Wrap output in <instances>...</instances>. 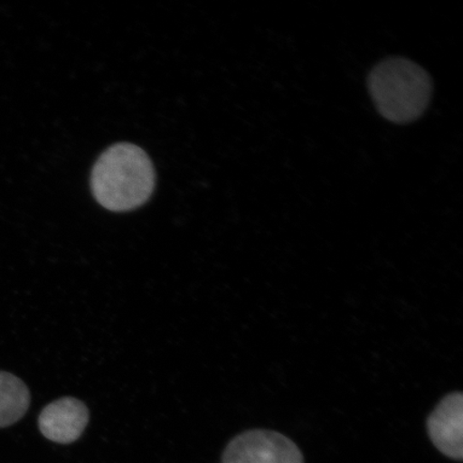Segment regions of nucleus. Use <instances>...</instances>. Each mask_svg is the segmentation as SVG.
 Returning a JSON list of instances; mask_svg holds the SVG:
<instances>
[{
  "label": "nucleus",
  "mask_w": 463,
  "mask_h": 463,
  "mask_svg": "<svg viewBox=\"0 0 463 463\" xmlns=\"http://www.w3.org/2000/svg\"><path fill=\"white\" fill-rule=\"evenodd\" d=\"M90 184L95 199L107 210H136L153 194L154 166L142 148L128 143L116 144L96 162Z\"/></svg>",
  "instance_id": "obj_1"
},
{
  "label": "nucleus",
  "mask_w": 463,
  "mask_h": 463,
  "mask_svg": "<svg viewBox=\"0 0 463 463\" xmlns=\"http://www.w3.org/2000/svg\"><path fill=\"white\" fill-rule=\"evenodd\" d=\"M368 89L376 109L385 119L408 124L419 119L430 106L432 80L418 63L392 57L373 69Z\"/></svg>",
  "instance_id": "obj_2"
},
{
  "label": "nucleus",
  "mask_w": 463,
  "mask_h": 463,
  "mask_svg": "<svg viewBox=\"0 0 463 463\" xmlns=\"http://www.w3.org/2000/svg\"><path fill=\"white\" fill-rule=\"evenodd\" d=\"M222 463H304L292 439L273 430H253L239 434L228 444Z\"/></svg>",
  "instance_id": "obj_3"
},
{
  "label": "nucleus",
  "mask_w": 463,
  "mask_h": 463,
  "mask_svg": "<svg viewBox=\"0 0 463 463\" xmlns=\"http://www.w3.org/2000/svg\"><path fill=\"white\" fill-rule=\"evenodd\" d=\"M434 447L450 459L463 458V396L460 392L445 396L427 420Z\"/></svg>",
  "instance_id": "obj_4"
},
{
  "label": "nucleus",
  "mask_w": 463,
  "mask_h": 463,
  "mask_svg": "<svg viewBox=\"0 0 463 463\" xmlns=\"http://www.w3.org/2000/svg\"><path fill=\"white\" fill-rule=\"evenodd\" d=\"M90 420L86 405L72 397L58 399L43 410L39 430L55 443L71 444L82 436Z\"/></svg>",
  "instance_id": "obj_5"
},
{
  "label": "nucleus",
  "mask_w": 463,
  "mask_h": 463,
  "mask_svg": "<svg viewBox=\"0 0 463 463\" xmlns=\"http://www.w3.org/2000/svg\"><path fill=\"white\" fill-rule=\"evenodd\" d=\"M31 404V393L24 382L9 373L0 372V428L19 421Z\"/></svg>",
  "instance_id": "obj_6"
}]
</instances>
